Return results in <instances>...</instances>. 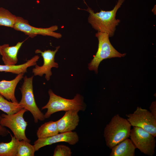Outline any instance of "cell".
Returning <instances> with one entry per match:
<instances>
[{"label": "cell", "mask_w": 156, "mask_h": 156, "mask_svg": "<svg viewBox=\"0 0 156 156\" xmlns=\"http://www.w3.org/2000/svg\"><path fill=\"white\" fill-rule=\"evenodd\" d=\"M36 151L34 145L22 140L19 141L16 156H34Z\"/></svg>", "instance_id": "cell-21"}, {"label": "cell", "mask_w": 156, "mask_h": 156, "mask_svg": "<svg viewBox=\"0 0 156 156\" xmlns=\"http://www.w3.org/2000/svg\"><path fill=\"white\" fill-rule=\"evenodd\" d=\"M16 17L8 10L2 7L0 8V26L13 28Z\"/></svg>", "instance_id": "cell-20"}, {"label": "cell", "mask_w": 156, "mask_h": 156, "mask_svg": "<svg viewBox=\"0 0 156 156\" xmlns=\"http://www.w3.org/2000/svg\"><path fill=\"white\" fill-rule=\"evenodd\" d=\"M60 48V46L56 47L54 51L48 50L42 51L40 49L35 51L36 53H40L43 60V64L42 66H39L37 64L34 68L32 69V72L34 76L42 77L44 74L45 75V78L47 81H49L52 75L51 69L52 68H58V64L55 61V54Z\"/></svg>", "instance_id": "cell-10"}, {"label": "cell", "mask_w": 156, "mask_h": 156, "mask_svg": "<svg viewBox=\"0 0 156 156\" xmlns=\"http://www.w3.org/2000/svg\"><path fill=\"white\" fill-rule=\"evenodd\" d=\"M56 121L46 122L40 127L36 134L38 139H44L56 135L59 133Z\"/></svg>", "instance_id": "cell-17"}, {"label": "cell", "mask_w": 156, "mask_h": 156, "mask_svg": "<svg viewBox=\"0 0 156 156\" xmlns=\"http://www.w3.org/2000/svg\"><path fill=\"white\" fill-rule=\"evenodd\" d=\"M131 125L127 119L118 114L114 116L103 131L106 144L112 149L116 145L129 137Z\"/></svg>", "instance_id": "cell-3"}, {"label": "cell", "mask_w": 156, "mask_h": 156, "mask_svg": "<svg viewBox=\"0 0 156 156\" xmlns=\"http://www.w3.org/2000/svg\"><path fill=\"white\" fill-rule=\"evenodd\" d=\"M79 112L78 110L65 111L62 117L56 121L60 133L71 131L76 129L79 121Z\"/></svg>", "instance_id": "cell-12"}, {"label": "cell", "mask_w": 156, "mask_h": 156, "mask_svg": "<svg viewBox=\"0 0 156 156\" xmlns=\"http://www.w3.org/2000/svg\"><path fill=\"white\" fill-rule=\"evenodd\" d=\"M72 152L68 146L64 145H58L55 147L53 156H71Z\"/></svg>", "instance_id": "cell-22"}, {"label": "cell", "mask_w": 156, "mask_h": 156, "mask_svg": "<svg viewBox=\"0 0 156 156\" xmlns=\"http://www.w3.org/2000/svg\"><path fill=\"white\" fill-rule=\"evenodd\" d=\"M1 115H0V136L4 137L7 136L10 132L6 128L2 126L1 124Z\"/></svg>", "instance_id": "cell-23"}, {"label": "cell", "mask_w": 156, "mask_h": 156, "mask_svg": "<svg viewBox=\"0 0 156 156\" xmlns=\"http://www.w3.org/2000/svg\"><path fill=\"white\" fill-rule=\"evenodd\" d=\"M11 140L9 142H0V156H16L19 141L10 133Z\"/></svg>", "instance_id": "cell-18"}, {"label": "cell", "mask_w": 156, "mask_h": 156, "mask_svg": "<svg viewBox=\"0 0 156 156\" xmlns=\"http://www.w3.org/2000/svg\"><path fill=\"white\" fill-rule=\"evenodd\" d=\"M95 36L98 40V49L93 59L88 64V68L89 70L94 71L96 74H97L99 66L103 60L124 57L126 53H120L114 48L110 42L107 33L98 31Z\"/></svg>", "instance_id": "cell-4"}, {"label": "cell", "mask_w": 156, "mask_h": 156, "mask_svg": "<svg viewBox=\"0 0 156 156\" xmlns=\"http://www.w3.org/2000/svg\"><path fill=\"white\" fill-rule=\"evenodd\" d=\"M58 28L56 25L46 28L35 27L30 25L27 20L22 17L17 16L13 28L23 32L31 38L40 35L59 38L62 37V34L55 31L58 29Z\"/></svg>", "instance_id": "cell-9"}, {"label": "cell", "mask_w": 156, "mask_h": 156, "mask_svg": "<svg viewBox=\"0 0 156 156\" xmlns=\"http://www.w3.org/2000/svg\"><path fill=\"white\" fill-rule=\"evenodd\" d=\"M124 1L118 0L113 9L110 11L101 10L99 12H94L93 10L88 8L85 10L89 14L88 22L94 29L98 31L107 33L109 37L113 36L116 26L120 21L119 19H116V14Z\"/></svg>", "instance_id": "cell-1"}, {"label": "cell", "mask_w": 156, "mask_h": 156, "mask_svg": "<svg viewBox=\"0 0 156 156\" xmlns=\"http://www.w3.org/2000/svg\"><path fill=\"white\" fill-rule=\"evenodd\" d=\"M24 74H18L13 79L10 81L3 80L0 81V94L11 102L18 103L15 95L16 87L23 77Z\"/></svg>", "instance_id": "cell-13"}, {"label": "cell", "mask_w": 156, "mask_h": 156, "mask_svg": "<svg viewBox=\"0 0 156 156\" xmlns=\"http://www.w3.org/2000/svg\"><path fill=\"white\" fill-rule=\"evenodd\" d=\"M151 113L155 117H156V102H153L149 107Z\"/></svg>", "instance_id": "cell-24"}, {"label": "cell", "mask_w": 156, "mask_h": 156, "mask_svg": "<svg viewBox=\"0 0 156 156\" xmlns=\"http://www.w3.org/2000/svg\"><path fill=\"white\" fill-rule=\"evenodd\" d=\"M79 141V137L76 132L72 131L58 133L52 136L44 139H38L34 142L36 151L41 148L59 142H65L71 145H74Z\"/></svg>", "instance_id": "cell-11"}, {"label": "cell", "mask_w": 156, "mask_h": 156, "mask_svg": "<svg viewBox=\"0 0 156 156\" xmlns=\"http://www.w3.org/2000/svg\"><path fill=\"white\" fill-rule=\"evenodd\" d=\"M152 12L156 15V5H155L153 8L152 10Z\"/></svg>", "instance_id": "cell-25"}, {"label": "cell", "mask_w": 156, "mask_h": 156, "mask_svg": "<svg viewBox=\"0 0 156 156\" xmlns=\"http://www.w3.org/2000/svg\"><path fill=\"white\" fill-rule=\"evenodd\" d=\"M135 146L130 139L127 138L112 149L110 156H134Z\"/></svg>", "instance_id": "cell-15"}, {"label": "cell", "mask_w": 156, "mask_h": 156, "mask_svg": "<svg viewBox=\"0 0 156 156\" xmlns=\"http://www.w3.org/2000/svg\"><path fill=\"white\" fill-rule=\"evenodd\" d=\"M129 137L136 148L144 154L153 156L155 153V137L143 129L133 127Z\"/></svg>", "instance_id": "cell-7"}, {"label": "cell", "mask_w": 156, "mask_h": 156, "mask_svg": "<svg viewBox=\"0 0 156 156\" xmlns=\"http://www.w3.org/2000/svg\"><path fill=\"white\" fill-rule=\"evenodd\" d=\"M25 40L19 42L13 46H10L8 44L0 46V54L5 65H14L17 64L18 51Z\"/></svg>", "instance_id": "cell-14"}, {"label": "cell", "mask_w": 156, "mask_h": 156, "mask_svg": "<svg viewBox=\"0 0 156 156\" xmlns=\"http://www.w3.org/2000/svg\"><path fill=\"white\" fill-rule=\"evenodd\" d=\"M48 92L49 101L41 108L42 110L47 109L44 114L45 118H49L52 114L58 112L70 110L84 111L86 109L83 98L79 94H76L72 99H67L56 95L51 89L49 90Z\"/></svg>", "instance_id": "cell-2"}, {"label": "cell", "mask_w": 156, "mask_h": 156, "mask_svg": "<svg viewBox=\"0 0 156 156\" xmlns=\"http://www.w3.org/2000/svg\"><path fill=\"white\" fill-rule=\"evenodd\" d=\"M34 76L28 77L25 76L24 81L19 89L22 94L21 99L19 103L23 108L29 111L32 114L35 123L38 120L43 121L45 118L44 114L38 107L34 96L33 80Z\"/></svg>", "instance_id": "cell-5"}, {"label": "cell", "mask_w": 156, "mask_h": 156, "mask_svg": "<svg viewBox=\"0 0 156 156\" xmlns=\"http://www.w3.org/2000/svg\"><path fill=\"white\" fill-rule=\"evenodd\" d=\"M27 111L24 108L12 114H3L1 115V124L2 126L9 128L18 140H23L30 143V140L27 137L25 134L27 122L23 117L25 113Z\"/></svg>", "instance_id": "cell-6"}, {"label": "cell", "mask_w": 156, "mask_h": 156, "mask_svg": "<svg viewBox=\"0 0 156 156\" xmlns=\"http://www.w3.org/2000/svg\"><path fill=\"white\" fill-rule=\"evenodd\" d=\"M39 58L38 55H35L25 63L18 65H0V72L11 73L17 75L21 73L24 74L27 72L28 68L37 64V62Z\"/></svg>", "instance_id": "cell-16"}, {"label": "cell", "mask_w": 156, "mask_h": 156, "mask_svg": "<svg viewBox=\"0 0 156 156\" xmlns=\"http://www.w3.org/2000/svg\"><path fill=\"white\" fill-rule=\"evenodd\" d=\"M126 116L131 126L141 128L156 136V117L150 111L137 107L133 113Z\"/></svg>", "instance_id": "cell-8"}, {"label": "cell", "mask_w": 156, "mask_h": 156, "mask_svg": "<svg viewBox=\"0 0 156 156\" xmlns=\"http://www.w3.org/2000/svg\"><path fill=\"white\" fill-rule=\"evenodd\" d=\"M23 108L19 103L8 101L0 94V110L8 115L16 113Z\"/></svg>", "instance_id": "cell-19"}]
</instances>
